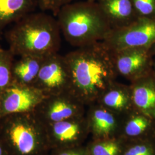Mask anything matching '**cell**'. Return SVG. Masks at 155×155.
I'll list each match as a JSON object with an SVG mask.
<instances>
[{
    "mask_svg": "<svg viewBox=\"0 0 155 155\" xmlns=\"http://www.w3.org/2000/svg\"><path fill=\"white\" fill-rule=\"evenodd\" d=\"M38 0H0V36L10 25L35 11Z\"/></svg>",
    "mask_w": 155,
    "mask_h": 155,
    "instance_id": "16",
    "label": "cell"
},
{
    "mask_svg": "<svg viewBox=\"0 0 155 155\" xmlns=\"http://www.w3.org/2000/svg\"><path fill=\"white\" fill-rule=\"evenodd\" d=\"M111 52L147 48L155 43V17H139L126 27L112 29L103 41Z\"/></svg>",
    "mask_w": 155,
    "mask_h": 155,
    "instance_id": "4",
    "label": "cell"
},
{
    "mask_svg": "<svg viewBox=\"0 0 155 155\" xmlns=\"http://www.w3.org/2000/svg\"><path fill=\"white\" fill-rule=\"evenodd\" d=\"M15 122L10 127L9 136L12 144L20 154H34L49 145L45 127L40 130L25 122V120L19 119Z\"/></svg>",
    "mask_w": 155,
    "mask_h": 155,
    "instance_id": "10",
    "label": "cell"
},
{
    "mask_svg": "<svg viewBox=\"0 0 155 155\" xmlns=\"http://www.w3.org/2000/svg\"><path fill=\"white\" fill-rule=\"evenodd\" d=\"M45 58L36 56H22L13 61V82L23 85L32 86Z\"/></svg>",
    "mask_w": 155,
    "mask_h": 155,
    "instance_id": "17",
    "label": "cell"
},
{
    "mask_svg": "<svg viewBox=\"0 0 155 155\" xmlns=\"http://www.w3.org/2000/svg\"><path fill=\"white\" fill-rule=\"evenodd\" d=\"M125 143V140L116 137L92 140L86 147L89 155H121Z\"/></svg>",
    "mask_w": 155,
    "mask_h": 155,
    "instance_id": "18",
    "label": "cell"
},
{
    "mask_svg": "<svg viewBox=\"0 0 155 155\" xmlns=\"http://www.w3.org/2000/svg\"><path fill=\"white\" fill-rule=\"evenodd\" d=\"M0 155H5L4 153V150L1 145H0Z\"/></svg>",
    "mask_w": 155,
    "mask_h": 155,
    "instance_id": "25",
    "label": "cell"
},
{
    "mask_svg": "<svg viewBox=\"0 0 155 155\" xmlns=\"http://www.w3.org/2000/svg\"><path fill=\"white\" fill-rule=\"evenodd\" d=\"M97 103L121 116L134 109L130 85L117 81L106 90Z\"/></svg>",
    "mask_w": 155,
    "mask_h": 155,
    "instance_id": "15",
    "label": "cell"
},
{
    "mask_svg": "<svg viewBox=\"0 0 155 155\" xmlns=\"http://www.w3.org/2000/svg\"><path fill=\"white\" fill-rule=\"evenodd\" d=\"M138 17H155V0H132Z\"/></svg>",
    "mask_w": 155,
    "mask_h": 155,
    "instance_id": "21",
    "label": "cell"
},
{
    "mask_svg": "<svg viewBox=\"0 0 155 155\" xmlns=\"http://www.w3.org/2000/svg\"><path fill=\"white\" fill-rule=\"evenodd\" d=\"M112 52L118 75L130 82L153 71L154 59L150 48H130Z\"/></svg>",
    "mask_w": 155,
    "mask_h": 155,
    "instance_id": "9",
    "label": "cell"
},
{
    "mask_svg": "<svg viewBox=\"0 0 155 155\" xmlns=\"http://www.w3.org/2000/svg\"><path fill=\"white\" fill-rule=\"evenodd\" d=\"M54 155H89L86 146L83 145L66 148L55 149Z\"/></svg>",
    "mask_w": 155,
    "mask_h": 155,
    "instance_id": "23",
    "label": "cell"
},
{
    "mask_svg": "<svg viewBox=\"0 0 155 155\" xmlns=\"http://www.w3.org/2000/svg\"><path fill=\"white\" fill-rule=\"evenodd\" d=\"M70 75L68 91L84 105L96 103L118 76L113 52L102 41L64 56Z\"/></svg>",
    "mask_w": 155,
    "mask_h": 155,
    "instance_id": "1",
    "label": "cell"
},
{
    "mask_svg": "<svg viewBox=\"0 0 155 155\" xmlns=\"http://www.w3.org/2000/svg\"><path fill=\"white\" fill-rule=\"evenodd\" d=\"M153 72L155 74V59H154V61H153Z\"/></svg>",
    "mask_w": 155,
    "mask_h": 155,
    "instance_id": "26",
    "label": "cell"
},
{
    "mask_svg": "<svg viewBox=\"0 0 155 155\" xmlns=\"http://www.w3.org/2000/svg\"><path fill=\"white\" fill-rule=\"evenodd\" d=\"M121 155H155V137L126 141Z\"/></svg>",
    "mask_w": 155,
    "mask_h": 155,
    "instance_id": "20",
    "label": "cell"
},
{
    "mask_svg": "<svg viewBox=\"0 0 155 155\" xmlns=\"http://www.w3.org/2000/svg\"><path fill=\"white\" fill-rule=\"evenodd\" d=\"M54 17L34 12L13 24L6 35L12 54L45 58L58 53L61 33Z\"/></svg>",
    "mask_w": 155,
    "mask_h": 155,
    "instance_id": "2",
    "label": "cell"
},
{
    "mask_svg": "<svg viewBox=\"0 0 155 155\" xmlns=\"http://www.w3.org/2000/svg\"><path fill=\"white\" fill-rule=\"evenodd\" d=\"M32 86L45 96L68 91L70 75L64 56L56 53L45 57Z\"/></svg>",
    "mask_w": 155,
    "mask_h": 155,
    "instance_id": "6",
    "label": "cell"
},
{
    "mask_svg": "<svg viewBox=\"0 0 155 155\" xmlns=\"http://www.w3.org/2000/svg\"><path fill=\"white\" fill-rule=\"evenodd\" d=\"M85 106L69 91L45 96L35 110L45 122V126L83 116Z\"/></svg>",
    "mask_w": 155,
    "mask_h": 155,
    "instance_id": "5",
    "label": "cell"
},
{
    "mask_svg": "<svg viewBox=\"0 0 155 155\" xmlns=\"http://www.w3.org/2000/svg\"><path fill=\"white\" fill-rule=\"evenodd\" d=\"M89 1H91V2H96L97 0H87Z\"/></svg>",
    "mask_w": 155,
    "mask_h": 155,
    "instance_id": "27",
    "label": "cell"
},
{
    "mask_svg": "<svg viewBox=\"0 0 155 155\" xmlns=\"http://www.w3.org/2000/svg\"><path fill=\"white\" fill-rule=\"evenodd\" d=\"M150 52L153 56H155V43L150 46Z\"/></svg>",
    "mask_w": 155,
    "mask_h": 155,
    "instance_id": "24",
    "label": "cell"
},
{
    "mask_svg": "<svg viewBox=\"0 0 155 155\" xmlns=\"http://www.w3.org/2000/svg\"><path fill=\"white\" fill-rule=\"evenodd\" d=\"M88 107L85 116L92 140L118 137L122 116L97 102Z\"/></svg>",
    "mask_w": 155,
    "mask_h": 155,
    "instance_id": "11",
    "label": "cell"
},
{
    "mask_svg": "<svg viewBox=\"0 0 155 155\" xmlns=\"http://www.w3.org/2000/svg\"><path fill=\"white\" fill-rule=\"evenodd\" d=\"M154 137H155V134H154Z\"/></svg>",
    "mask_w": 155,
    "mask_h": 155,
    "instance_id": "28",
    "label": "cell"
},
{
    "mask_svg": "<svg viewBox=\"0 0 155 155\" xmlns=\"http://www.w3.org/2000/svg\"><path fill=\"white\" fill-rule=\"evenodd\" d=\"M155 120L144 113L133 109L122 116L118 137L125 141L154 137Z\"/></svg>",
    "mask_w": 155,
    "mask_h": 155,
    "instance_id": "12",
    "label": "cell"
},
{
    "mask_svg": "<svg viewBox=\"0 0 155 155\" xmlns=\"http://www.w3.org/2000/svg\"><path fill=\"white\" fill-rule=\"evenodd\" d=\"M112 29L126 27L139 17L132 0H97Z\"/></svg>",
    "mask_w": 155,
    "mask_h": 155,
    "instance_id": "14",
    "label": "cell"
},
{
    "mask_svg": "<svg viewBox=\"0 0 155 155\" xmlns=\"http://www.w3.org/2000/svg\"><path fill=\"white\" fill-rule=\"evenodd\" d=\"M56 17L66 40L77 48L103 41L112 30L97 2H72Z\"/></svg>",
    "mask_w": 155,
    "mask_h": 155,
    "instance_id": "3",
    "label": "cell"
},
{
    "mask_svg": "<svg viewBox=\"0 0 155 155\" xmlns=\"http://www.w3.org/2000/svg\"><path fill=\"white\" fill-rule=\"evenodd\" d=\"M13 57L10 50H4L0 47V94L13 83Z\"/></svg>",
    "mask_w": 155,
    "mask_h": 155,
    "instance_id": "19",
    "label": "cell"
},
{
    "mask_svg": "<svg viewBox=\"0 0 155 155\" xmlns=\"http://www.w3.org/2000/svg\"><path fill=\"white\" fill-rule=\"evenodd\" d=\"M75 0H38L39 8L43 12H51L56 17L63 6L74 2Z\"/></svg>",
    "mask_w": 155,
    "mask_h": 155,
    "instance_id": "22",
    "label": "cell"
},
{
    "mask_svg": "<svg viewBox=\"0 0 155 155\" xmlns=\"http://www.w3.org/2000/svg\"><path fill=\"white\" fill-rule=\"evenodd\" d=\"M45 127L48 144L55 149L82 145L90 134L85 115Z\"/></svg>",
    "mask_w": 155,
    "mask_h": 155,
    "instance_id": "7",
    "label": "cell"
},
{
    "mask_svg": "<svg viewBox=\"0 0 155 155\" xmlns=\"http://www.w3.org/2000/svg\"><path fill=\"white\" fill-rule=\"evenodd\" d=\"M133 107L155 120V74H149L130 82Z\"/></svg>",
    "mask_w": 155,
    "mask_h": 155,
    "instance_id": "13",
    "label": "cell"
},
{
    "mask_svg": "<svg viewBox=\"0 0 155 155\" xmlns=\"http://www.w3.org/2000/svg\"><path fill=\"white\" fill-rule=\"evenodd\" d=\"M45 97L33 86L13 82L0 94V113L19 114L34 111Z\"/></svg>",
    "mask_w": 155,
    "mask_h": 155,
    "instance_id": "8",
    "label": "cell"
}]
</instances>
